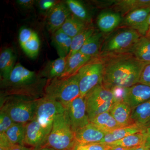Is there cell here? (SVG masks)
Wrapping results in <instances>:
<instances>
[{"label":"cell","mask_w":150,"mask_h":150,"mask_svg":"<svg viewBox=\"0 0 150 150\" xmlns=\"http://www.w3.org/2000/svg\"><path fill=\"white\" fill-rule=\"evenodd\" d=\"M99 59L104 65L102 84L109 90L115 87L128 88L139 83L142 70L148 64L131 53L102 56Z\"/></svg>","instance_id":"1"},{"label":"cell","mask_w":150,"mask_h":150,"mask_svg":"<svg viewBox=\"0 0 150 150\" xmlns=\"http://www.w3.org/2000/svg\"><path fill=\"white\" fill-rule=\"evenodd\" d=\"M47 82L18 63L8 79L1 80V97L18 96L38 99L45 95Z\"/></svg>","instance_id":"2"},{"label":"cell","mask_w":150,"mask_h":150,"mask_svg":"<svg viewBox=\"0 0 150 150\" xmlns=\"http://www.w3.org/2000/svg\"><path fill=\"white\" fill-rule=\"evenodd\" d=\"M78 145L76 134L65 110L55 118L51 132L42 147L54 150H75Z\"/></svg>","instance_id":"3"},{"label":"cell","mask_w":150,"mask_h":150,"mask_svg":"<svg viewBox=\"0 0 150 150\" xmlns=\"http://www.w3.org/2000/svg\"><path fill=\"white\" fill-rule=\"evenodd\" d=\"M38 99L18 96L1 97L0 108L14 123L26 124L35 119Z\"/></svg>","instance_id":"4"},{"label":"cell","mask_w":150,"mask_h":150,"mask_svg":"<svg viewBox=\"0 0 150 150\" xmlns=\"http://www.w3.org/2000/svg\"><path fill=\"white\" fill-rule=\"evenodd\" d=\"M80 95L78 73L48 81L45 95L61 103L66 108Z\"/></svg>","instance_id":"5"},{"label":"cell","mask_w":150,"mask_h":150,"mask_svg":"<svg viewBox=\"0 0 150 150\" xmlns=\"http://www.w3.org/2000/svg\"><path fill=\"white\" fill-rule=\"evenodd\" d=\"M142 35L133 29L123 30L108 38L101 47L100 56L131 53Z\"/></svg>","instance_id":"6"},{"label":"cell","mask_w":150,"mask_h":150,"mask_svg":"<svg viewBox=\"0 0 150 150\" xmlns=\"http://www.w3.org/2000/svg\"><path fill=\"white\" fill-rule=\"evenodd\" d=\"M84 98L90 123L98 115L109 111L115 103L112 92L102 84L89 92Z\"/></svg>","instance_id":"7"},{"label":"cell","mask_w":150,"mask_h":150,"mask_svg":"<svg viewBox=\"0 0 150 150\" xmlns=\"http://www.w3.org/2000/svg\"><path fill=\"white\" fill-rule=\"evenodd\" d=\"M104 65L100 59L90 60L78 72L81 96H85L89 92L101 84L103 79Z\"/></svg>","instance_id":"8"},{"label":"cell","mask_w":150,"mask_h":150,"mask_svg":"<svg viewBox=\"0 0 150 150\" xmlns=\"http://www.w3.org/2000/svg\"><path fill=\"white\" fill-rule=\"evenodd\" d=\"M65 110L60 103L46 96L38 99L35 119L47 136L51 132L55 118Z\"/></svg>","instance_id":"9"},{"label":"cell","mask_w":150,"mask_h":150,"mask_svg":"<svg viewBox=\"0 0 150 150\" xmlns=\"http://www.w3.org/2000/svg\"><path fill=\"white\" fill-rule=\"evenodd\" d=\"M65 109L68 112L72 129L75 133L90 123L84 97L78 96Z\"/></svg>","instance_id":"10"},{"label":"cell","mask_w":150,"mask_h":150,"mask_svg":"<svg viewBox=\"0 0 150 150\" xmlns=\"http://www.w3.org/2000/svg\"><path fill=\"white\" fill-rule=\"evenodd\" d=\"M18 40L25 54L30 58L37 57L40 48V40L37 33L29 28L23 26L19 30Z\"/></svg>","instance_id":"11"},{"label":"cell","mask_w":150,"mask_h":150,"mask_svg":"<svg viewBox=\"0 0 150 150\" xmlns=\"http://www.w3.org/2000/svg\"><path fill=\"white\" fill-rule=\"evenodd\" d=\"M48 136L36 119L26 123L24 144L28 147L37 149L43 146Z\"/></svg>","instance_id":"12"},{"label":"cell","mask_w":150,"mask_h":150,"mask_svg":"<svg viewBox=\"0 0 150 150\" xmlns=\"http://www.w3.org/2000/svg\"><path fill=\"white\" fill-rule=\"evenodd\" d=\"M150 13V8L132 11L127 14L124 22L126 25L136 30L142 36H146L150 27L147 21Z\"/></svg>","instance_id":"13"},{"label":"cell","mask_w":150,"mask_h":150,"mask_svg":"<svg viewBox=\"0 0 150 150\" xmlns=\"http://www.w3.org/2000/svg\"><path fill=\"white\" fill-rule=\"evenodd\" d=\"M71 14L66 3H58L46 16L48 31L53 34L60 29Z\"/></svg>","instance_id":"14"},{"label":"cell","mask_w":150,"mask_h":150,"mask_svg":"<svg viewBox=\"0 0 150 150\" xmlns=\"http://www.w3.org/2000/svg\"><path fill=\"white\" fill-rule=\"evenodd\" d=\"M105 134V132L92 123L75 133L78 145L100 143Z\"/></svg>","instance_id":"15"},{"label":"cell","mask_w":150,"mask_h":150,"mask_svg":"<svg viewBox=\"0 0 150 150\" xmlns=\"http://www.w3.org/2000/svg\"><path fill=\"white\" fill-rule=\"evenodd\" d=\"M150 99V86L137 83L128 88L126 102L133 108Z\"/></svg>","instance_id":"16"},{"label":"cell","mask_w":150,"mask_h":150,"mask_svg":"<svg viewBox=\"0 0 150 150\" xmlns=\"http://www.w3.org/2000/svg\"><path fill=\"white\" fill-rule=\"evenodd\" d=\"M131 111L132 108L127 103L122 102L114 103L109 112L118 124L125 127L135 125L131 121Z\"/></svg>","instance_id":"17"},{"label":"cell","mask_w":150,"mask_h":150,"mask_svg":"<svg viewBox=\"0 0 150 150\" xmlns=\"http://www.w3.org/2000/svg\"><path fill=\"white\" fill-rule=\"evenodd\" d=\"M67 57H59L47 63L38 74L41 77L51 80L55 78L60 77L64 72Z\"/></svg>","instance_id":"18"},{"label":"cell","mask_w":150,"mask_h":150,"mask_svg":"<svg viewBox=\"0 0 150 150\" xmlns=\"http://www.w3.org/2000/svg\"><path fill=\"white\" fill-rule=\"evenodd\" d=\"M91 59V57L86 56L80 51L72 55H68L65 71L61 77L75 74Z\"/></svg>","instance_id":"19"},{"label":"cell","mask_w":150,"mask_h":150,"mask_svg":"<svg viewBox=\"0 0 150 150\" xmlns=\"http://www.w3.org/2000/svg\"><path fill=\"white\" fill-rule=\"evenodd\" d=\"M146 128L137 125L122 127L107 132L100 144H109L113 142L122 139L131 134L144 131Z\"/></svg>","instance_id":"20"},{"label":"cell","mask_w":150,"mask_h":150,"mask_svg":"<svg viewBox=\"0 0 150 150\" xmlns=\"http://www.w3.org/2000/svg\"><path fill=\"white\" fill-rule=\"evenodd\" d=\"M52 43L59 57L66 58L69 54L72 38L59 29L52 34Z\"/></svg>","instance_id":"21"},{"label":"cell","mask_w":150,"mask_h":150,"mask_svg":"<svg viewBox=\"0 0 150 150\" xmlns=\"http://www.w3.org/2000/svg\"><path fill=\"white\" fill-rule=\"evenodd\" d=\"M16 56L13 50L7 48L3 50L0 55L1 80L8 79L15 66Z\"/></svg>","instance_id":"22"},{"label":"cell","mask_w":150,"mask_h":150,"mask_svg":"<svg viewBox=\"0 0 150 150\" xmlns=\"http://www.w3.org/2000/svg\"><path fill=\"white\" fill-rule=\"evenodd\" d=\"M121 20V16L119 14L105 11L100 14L97 20V24L102 32L108 33L117 27Z\"/></svg>","instance_id":"23"},{"label":"cell","mask_w":150,"mask_h":150,"mask_svg":"<svg viewBox=\"0 0 150 150\" xmlns=\"http://www.w3.org/2000/svg\"><path fill=\"white\" fill-rule=\"evenodd\" d=\"M131 119L134 125L145 128L150 121V99L132 108Z\"/></svg>","instance_id":"24"},{"label":"cell","mask_w":150,"mask_h":150,"mask_svg":"<svg viewBox=\"0 0 150 150\" xmlns=\"http://www.w3.org/2000/svg\"><path fill=\"white\" fill-rule=\"evenodd\" d=\"M131 54L141 62L150 63V38L142 36L133 47Z\"/></svg>","instance_id":"25"},{"label":"cell","mask_w":150,"mask_h":150,"mask_svg":"<svg viewBox=\"0 0 150 150\" xmlns=\"http://www.w3.org/2000/svg\"><path fill=\"white\" fill-rule=\"evenodd\" d=\"M91 123H93L106 133L123 127L117 123L109 111L98 115Z\"/></svg>","instance_id":"26"},{"label":"cell","mask_w":150,"mask_h":150,"mask_svg":"<svg viewBox=\"0 0 150 150\" xmlns=\"http://www.w3.org/2000/svg\"><path fill=\"white\" fill-rule=\"evenodd\" d=\"M102 36V33L94 32L81 48L80 52L91 58L98 56L101 49L100 42Z\"/></svg>","instance_id":"27"},{"label":"cell","mask_w":150,"mask_h":150,"mask_svg":"<svg viewBox=\"0 0 150 150\" xmlns=\"http://www.w3.org/2000/svg\"><path fill=\"white\" fill-rule=\"evenodd\" d=\"M145 130L146 129L142 132L129 135L122 139L108 145L126 148L139 147L144 145L146 137Z\"/></svg>","instance_id":"28"},{"label":"cell","mask_w":150,"mask_h":150,"mask_svg":"<svg viewBox=\"0 0 150 150\" xmlns=\"http://www.w3.org/2000/svg\"><path fill=\"white\" fill-rule=\"evenodd\" d=\"M87 23L71 14L66 20L60 29L73 38L87 27Z\"/></svg>","instance_id":"29"},{"label":"cell","mask_w":150,"mask_h":150,"mask_svg":"<svg viewBox=\"0 0 150 150\" xmlns=\"http://www.w3.org/2000/svg\"><path fill=\"white\" fill-rule=\"evenodd\" d=\"M147 8H150V0H123L118 1L115 8L125 14L139 9Z\"/></svg>","instance_id":"30"},{"label":"cell","mask_w":150,"mask_h":150,"mask_svg":"<svg viewBox=\"0 0 150 150\" xmlns=\"http://www.w3.org/2000/svg\"><path fill=\"white\" fill-rule=\"evenodd\" d=\"M25 125L23 123H14L4 133L13 145L24 146Z\"/></svg>","instance_id":"31"},{"label":"cell","mask_w":150,"mask_h":150,"mask_svg":"<svg viewBox=\"0 0 150 150\" xmlns=\"http://www.w3.org/2000/svg\"><path fill=\"white\" fill-rule=\"evenodd\" d=\"M65 3L73 15L87 24L90 22V16L81 2L77 0H67Z\"/></svg>","instance_id":"32"},{"label":"cell","mask_w":150,"mask_h":150,"mask_svg":"<svg viewBox=\"0 0 150 150\" xmlns=\"http://www.w3.org/2000/svg\"><path fill=\"white\" fill-rule=\"evenodd\" d=\"M94 33L92 27L88 26L85 29L80 33L72 39L71 45L69 55L74 54L80 50L88 39Z\"/></svg>","instance_id":"33"},{"label":"cell","mask_w":150,"mask_h":150,"mask_svg":"<svg viewBox=\"0 0 150 150\" xmlns=\"http://www.w3.org/2000/svg\"><path fill=\"white\" fill-rule=\"evenodd\" d=\"M14 123L6 112L0 109V134L5 133Z\"/></svg>","instance_id":"34"},{"label":"cell","mask_w":150,"mask_h":150,"mask_svg":"<svg viewBox=\"0 0 150 150\" xmlns=\"http://www.w3.org/2000/svg\"><path fill=\"white\" fill-rule=\"evenodd\" d=\"M128 88L121 87H115L110 89L113 95L114 102H126L127 96Z\"/></svg>","instance_id":"35"},{"label":"cell","mask_w":150,"mask_h":150,"mask_svg":"<svg viewBox=\"0 0 150 150\" xmlns=\"http://www.w3.org/2000/svg\"><path fill=\"white\" fill-rule=\"evenodd\" d=\"M59 2V1L55 0H40L36 1L39 10L46 16Z\"/></svg>","instance_id":"36"},{"label":"cell","mask_w":150,"mask_h":150,"mask_svg":"<svg viewBox=\"0 0 150 150\" xmlns=\"http://www.w3.org/2000/svg\"><path fill=\"white\" fill-rule=\"evenodd\" d=\"M139 83L150 86V63L146 64L142 70Z\"/></svg>","instance_id":"37"},{"label":"cell","mask_w":150,"mask_h":150,"mask_svg":"<svg viewBox=\"0 0 150 150\" xmlns=\"http://www.w3.org/2000/svg\"><path fill=\"white\" fill-rule=\"evenodd\" d=\"M78 147L81 150H107L109 147V145L97 143L84 145H78Z\"/></svg>","instance_id":"38"},{"label":"cell","mask_w":150,"mask_h":150,"mask_svg":"<svg viewBox=\"0 0 150 150\" xmlns=\"http://www.w3.org/2000/svg\"><path fill=\"white\" fill-rule=\"evenodd\" d=\"M13 146L4 133L0 134V150H8Z\"/></svg>","instance_id":"39"},{"label":"cell","mask_w":150,"mask_h":150,"mask_svg":"<svg viewBox=\"0 0 150 150\" xmlns=\"http://www.w3.org/2000/svg\"><path fill=\"white\" fill-rule=\"evenodd\" d=\"M16 2L21 8L29 9L33 7L36 1L34 0H17Z\"/></svg>","instance_id":"40"},{"label":"cell","mask_w":150,"mask_h":150,"mask_svg":"<svg viewBox=\"0 0 150 150\" xmlns=\"http://www.w3.org/2000/svg\"><path fill=\"white\" fill-rule=\"evenodd\" d=\"M146 141H145L144 146L146 148L150 150V127L146 128Z\"/></svg>","instance_id":"41"},{"label":"cell","mask_w":150,"mask_h":150,"mask_svg":"<svg viewBox=\"0 0 150 150\" xmlns=\"http://www.w3.org/2000/svg\"><path fill=\"white\" fill-rule=\"evenodd\" d=\"M34 148L28 147L25 146L13 145L8 150H35Z\"/></svg>","instance_id":"42"},{"label":"cell","mask_w":150,"mask_h":150,"mask_svg":"<svg viewBox=\"0 0 150 150\" xmlns=\"http://www.w3.org/2000/svg\"><path fill=\"white\" fill-rule=\"evenodd\" d=\"M108 145V144H107ZM109 145V147L107 150H135L137 148H126L122 147L121 146H112Z\"/></svg>","instance_id":"43"},{"label":"cell","mask_w":150,"mask_h":150,"mask_svg":"<svg viewBox=\"0 0 150 150\" xmlns=\"http://www.w3.org/2000/svg\"><path fill=\"white\" fill-rule=\"evenodd\" d=\"M149 149L145 146L144 145H142V146L137 148L135 150H148Z\"/></svg>","instance_id":"44"},{"label":"cell","mask_w":150,"mask_h":150,"mask_svg":"<svg viewBox=\"0 0 150 150\" xmlns=\"http://www.w3.org/2000/svg\"><path fill=\"white\" fill-rule=\"evenodd\" d=\"M35 150H54L52 149H50V148L46 147H42L38 148V149H35Z\"/></svg>","instance_id":"45"},{"label":"cell","mask_w":150,"mask_h":150,"mask_svg":"<svg viewBox=\"0 0 150 150\" xmlns=\"http://www.w3.org/2000/svg\"><path fill=\"white\" fill-rule=\"evenodd\" d=\"M146 36H148V37L150 38V26L149 28V30H148Z\"/></svg>","instance_id":"46"},{"label":"cell","mask_w":150,"mask_h":150,"mask_svg":"<svg viewBox=\"0 0 150 150\" xmlns=\"http://www.w3.org/2000/svg\"><path fill=\"white\" fill-rule=\"evenodd\" d=\"M147 21L148 24H149V25L150 26V13L149 15V16H148Z\"/></svg>","instance_id":"47"},{"label":"cell","mask_w":150,"mask_h":150,"mask_svg":"<svg viewBox=\"0 0 150 150\" xmlns=\"http://www.w3.org/2000/svg\"><path fill=\"white\" fill-rule=\"evenodd\" d=\"M150 127V121L146 124L145 126V128H147V127Z\"/></svg>","instance_id":"48"},{"label":"cell","mask_w":150,"mask_h":150,"mask_svg":"<svg viewBox=\"0 0 150 150\" xmlns=\"http://www.w3.org/2000/svg\"><path fill=\"white\" fill-rule=\"evenodd\" d=\"M75 150H81L80 149H79V148L78 147V146H77L76 147V149H75Z\"/></svg>","instance_id":"49"},{"label":"cell","mask_w":150,"mask_h":150,"mask_svg":"<svg viewBox=\"0 0 150 150\" xmlns=\"http://www.w3.org/2000/svg\"></svg>","instance_id":"50"}]
</instances>
